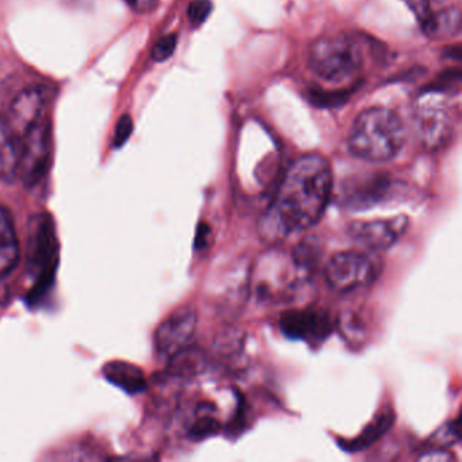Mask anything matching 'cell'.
<instances>
[{
  "instance_id": "cell-11",
  "label": "cell",
  "mask_w": 462,
  "mask_h": 462,
  "mask_svg": "<svg viewBox=\"0 0 462 462\" xmlns=\"http://www.w3.org/2000/svg\"><path fill=\"white\" fill-rule=\"evenodd\" d=\"M280 328L283 335L290 340H304L314 345L327 340L332 332L333 324L325 312L319 309H300L283 314L280 319Z\"/></svg>"
},
{
  "instance_id": "cell-17",
  "label": "cell",
  "mask_w": 462,
  "mask_h": 462,
  "mask_svg": "<svg viewBox=\"0 0 462 462\" xmlns=\"http://www.w3.org/2000/svg\"><path fill=\"white\" fill-rule=\"evenodd\" d=\"M223 424L216 409L207 401H202L194 409L188 424V435L193 441H202L222 432Z\"/></svg>"
},
{
  "instance_id": "cell-25",
  "label": "cell",
  "mask_w": 462,
  "mask_h": 462,
  "mask_svg": "<svg viewBox=\"0 0 462 462\" xmlns=\"http://www.w3.org/2000/svg\"><path fill=\"white\" fill-rule=\"evenodd\" d=\"M419 459L420 461H434V459H437V461H450V459H453V457L448 451L433 450L419 457Z\"/></svg>"
},
{
  "instance_id": "cell-21",
  "label": "cell",
  "mask_w": 462,
  "mask_h": 462,
  "mask_svg": "<svg viewBox=\"0 0 462 462\" xmlns=\"http://www.w3.org/2000/svg\"><path fill=\"white\" fill-rule=\"evenodd\" d=\"M177 34H168V36L163 37L155 44L154 49H152V59L157 63L170 59L174 55L175 49H177Z\"/></svg>"
},
{
  "instance_id": "cell-1",
  "label": "cell",
  "mask_w": 462,
  "mask_h": 462,
  "mask_svg": "<svg viewBox=\"0 0 462 462\" xmlns=\"http://www.w3.org/2000/svg\"><path fill=\"white\" fill-rule=\"evenodd\" d=\"M332 193L330 163L320 155H306L291 163L274 198L259 220L266 243H278L319 223Z\"/></svg>"
},
{
  "instance_id": "cell-8",
  "label": "cell",
  "mask_w": 462,
  "mask_h": 462,
  "mask_svg": "<svg viewBox=\"0 0 462 462\" xmlns=\"http://www.w3.org/2000/svg\"><path fill=\"white\" fill-rule=\"evenodd\" d=\"M198 315L190 307L172 312L155 332V348L162 358H172L189 348L196 336Z\"/></svg>"
},
{
  "instance_id": "cell-3",
  "label": "cell",
  "mask_w": 462,
  "mask_h": 462,
  "mask_svg": "<svg viewBox=\"0 0 462 462\" xmlns=\"http://www.w3.org/2000/svg\"><path fill=\"white\" fill-rule=\"evenodd\" d=\"M308 65L322 80L343 83L358 75L364 65V55L350 37L324 36L314 41L309 48Z\"/></svg>"
},
{
  "instance_id": "cell-22",
  "label": "cell",
  "mask_w": 462,
  "mask_h": 462,
  "mask_svg": "<svg viewBox=\"0 0 462 462\" xmlns=\"http://www.w3.org/2000/svg\"><path fill=\"white\" fill-rule=\"evenodd\" d=\"M212 9L214 4L210 0H193L188 9V18L191 26H201L209 18Z\"/></svg>"
},
{
  "instance_id": "cell-20",
  "label": "cell",
  "mask_w": 462,
  "mask_h": 462,
  "mask_svg": "<svg viewBox=\"0 0 462 462\" xmlns=\"http://www.w3.org/2000/svg\"><path fill=\"white\" fill-rule=\"evenodd\" d=\"M459 441V417L446 424L433 437V443L440 448H449Z\"/></svg>"
},
{
  "instance_id": "cell-7",
  "label": "cell",
  "mask_w": 462,
  "mask_h": 462,
  "mask_svg": "<svg viewBox=\"0 0 462 462\" xmlns=\"http://www.w3.org/2000/svg\"><path fill=\"white\" fill-rule=\"evenodd\" d=\"M52 128L48 118L44 117L21 139L18 177L26 188L38 185L51 165Z\"/></svg>"
},
{
  "instance_id": "cell-13",
  "label": "cell",
  "mask_w": 462,
  "mask_h": 462,
  "mask_svg": "<svg viewBox=\"0 0 462 462\" xmlns=\"http://www.w3.org/2000/svg\"><path fill=\"white\" fill-rule=\"evenodd\" d=\"M102 373L107 382L130 395H138L147 390V380L143 370L130 362H107L102 369Z\"/></svg>"
},
{
  "instance_id": "cell-9",
  "label": "cell",
  "mask_w": 462,
  "mask_h": 462,
  "mask_svg": "<svg viewBox=\"0 0 462 462\" xmlns=\"http://www.w3.org/2000/svg\"><path fill=\"white\" fill-rule=\"evenodd\" d=\"M51 98L52 88L46 84H33L14 97L4 121L20 140L31 126L46 117V105Z\"/></svg>"
},
{
  "instance_id": "cell-18",
  "label": "cell",
  "mask_w": 462,
  "mask_h": 462,
  "mask_svg": "<svg viewBox=\"0 0 462 462\" xmlns=\"http://www.w3.org/2000/svg\"><path fill=\"white\" fill-rule=\"evenodd\" d=\"M393 422H395V414L391 409H385L382 414L378 415L365 427L361 434L357 435L354 440L349 441V442L342 443V448L351 451V453H357V451L369 448L390 432L391 427L393 426Z\"/></svg>"
},
{
  "instance_id": "cell-15",
  "label": "cell",
  "mask_w": 462,
  "mask_h": 462,
  "mask_svg": "<svg viewBox=\"0 0 462 462\" xmlns=\"http://www.w3.org/2000/svg\"><path fill=\"white\" fill-rule=\"evenodd\" d=\"M390 182L385 178H374L365 183H356L346 191V204L351 209H367L382 201L390 193Z\"/></svg>"
},
{
  "instance_id": "cell-2",
  "label": "cell",
  "mask_w": 462,
  "mask_h": 462,
  "mask_svg": "<svg viewBox=\"0 0 462 462\" xmlns=\"http://www.w3.org/2000/svg\"><path fill=\"white\" fill-rule=\"evenodd\" d=\"M406 143V128L399 115L387 107L364 110L349 133V149L354 156L370 163L390 162Z\"/></svg>"
},
{
  "instance_id": "cell-6",
  "label": "cell",
  "mask_w": 462,
  "mask_h": 462,
  "mask_svg": "<svg viewBox=\"0 0 462 462\" xmlns=\"http://www.w3.org/2000/svg\"><path fill=\"white\" fill-rule=\"evenodd\" d=\"M380 270V264L364 252L343 251L338 252L325 265L324 278L332 290L351 293L372 285Z\"/></svg>"
},
{
  "instance_id": "cell-19",
  "label": "cell",
  "mask_w": 462,
  "mask_h": 462,
  "mask_svg": "<svg viewBox=\"0 0 462 462\" xmlns=\"http://www.w3.org/2000/svg\"><path fill=\"white\" fill-rule=\"evenodd\" d=\"M422 28L430 37L453 36L458 33L461 15L458 10L449 9L443 12L433 13L430 10L422 20Z\"/></svg>"
},
{
  "instance_id": "cell-23",
  "label": "cell",
  "mask_w": 462,
  "mask_h": 462,
  "mask_svg": "<svg viewBox=\"0 0 462 462\" xmlns=\"http://www.w3.org/2000/svg\"><path fill=\"white\" fill-rule=\"evenodd\" d=\"M133 132V120L130 114L122 115L115 126L114 143L115 148H121L126 141L130 140Z\"/></svg>"
},
{
  "instance_id": "cell-5",
  "label": "cell",
  "mask_w": 462,
  "mask_h": 462,
  "mask_svg": "<svg viewBox=\"0 0 462 462\" xmlns=\"http://www.w3.org/2000/svg\"><path fill=\"white\" fill-rule=\"evenodd\" d=\"M57 248L59 247L54 220L46 214H37L30 222L26 252L29 270L33 273L34 278H37L31 298L41 296L54 281Z\"/></svg>"
},
{
  "instance_id": "cell-14",
  "label": "cell",
  "mask_w": 462,
  "mask_h": 462,
  "mask_svg": "<svg viewBox=\"0 0 462 462\" xmlns=\"http://www.w3.org/2000/svg\"><path fill=\"white\" fill-rule=\"evenodd\" d=\"M21 140L14 135L4 118H0V180L14 182L20 165Z\"/></svg>"
},
{
  "instance_id": "cell-16",
  "label": "cell",
  "mask_w": 462,
  "mask_h": 462,
  "mask_svg": "<svg viewBox=\"0 0 462 462\" xmlns=\"http://www.w3.org/2000/svg\"><path fill=\"white\" fill-rule=\"evenodd\" d=\"M206 367V356L199 349L189 346L180 353L168 358V366L165 375L172 378L189 380L204 372Z\"/></svg>"
},
{
  "instance_id": "cell-4",
  "label": "cell",
  "mask_w": 462,
  "mask_h": 462,
  "mask_svg": "<svg viewBox=\"0 0 462 462\" xmlns=\"http://www.w3.org/2000/svg\"><path fill=\"white\" fill-rule=\"evenodd\" d=\"M453 105L446 91L430 88L415 102L414 130L420 146L427 151H440L448 146L454 133Z\"/></svg>"
},
{
  "instance_id": "cell-10",
  "label": "cell",
  "mask_w": 462,
  "mask_h": 462,
  "mask_svg": "<svg viewBox=\"0 0 462 462\" xmlns=\"http://www.w3.org/2000/svg\"><path fill=\"white\" fill-rule=\"evenodd\" d=\"M408 224L407 216L356 222L349 228V235L365 248L387 251L403 238Z\"/></svg>"
},
{
  "instance_id": "cell-12",
  "label": "cell",
  "mask_w": 462,
  "mask_h": 462,
  "mask_svg": "<svg viewBox=\"0 0 462 462\" xmlns=\"http://www.w3.org/2000/svg\"><path fill=\"white\" fill-rule=\"evenodd\" d=\"M20 259L21 247L14 217L9 207L0 206V277L12 274Z\"/></svg>"
},
{
  "instance_id": "cell-24",
  "label": "cell",
  "mask_w": 462,
  "mask_h": 462,
  "mask_svg": "<svg viewBox=\"0 0 462 462\" xmlns=\"http://www.w3.org/2000/svg\"><path fill=\"white\" fill-rule=\"evenodd\" d=\"M125 4L138 14H149L156 9L159 0H125Z\"/></svg>"
}]
</instances>
